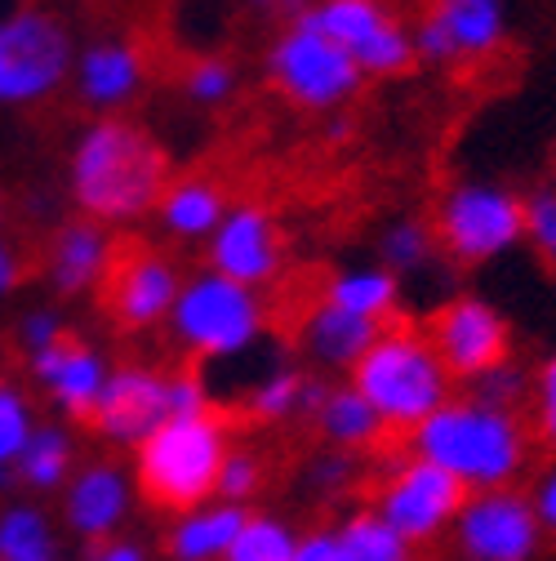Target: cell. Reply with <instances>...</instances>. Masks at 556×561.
<instances>
[{"label":"cell","mask_w":556,"mask_h":561,"mask_svg":"<svg viewBox=\"0 0 556 561\" xmlns=\"http://www.w3.org/2000/svg\"><path fill=\"white\" fill-rule=\"evenodd\" d=\"M401 295L405 286L379 263H352V267H338L321 299L347 317H361V321H374V325H387L401 317Z\"/></svg>","instance_id":"7402d4cb"},{"label":"cell","mask_w":556,"mask_h":561,"mask_svg":"<svg viewBox=\"0 0 556 561\" xmlns=\"http://www.w3.org/2000/svg\"><path fill=\"white\" fill-rule=\"evenodd\" d=\"M67 468H72V442H67V433L58 428H36L19 455V472L23 481L32 485H58L67 477Z\"/></svg>","instance_id":"4dcf8cb0"},{"label":"cell","mask_w":556,"mask_h":561,"mask_svg":"<svg viewBox=\"0 0 556 561\" xmlns=\"http://www.w3.org/2000/svg\"><path fill=\"white\" fill-rule=\"evenodd\" d=\"M366 81H396L414 67L409 23L387 0H316L308 14Z\"/></svg>","instance_id":"9c48e42d"},{"label":"cell","mask_w":556,"mask_h":561,"mask_svg":"<svg viewBox=\"0 0 556 561\" xmlns=\"http://www.w3.org/2000/svg\"><path fill=\"white\" fill-rule=\"evenodd\" d=\"M325 379L308 375L299 366H271L250 392H245V419L254 424H290V419H312L325 401Z\"/></svg>","instance_id":"cb8c5ba5"},{"label":"cell","mask_w":556,"mask_h":561,"mask_svg":"<svg viewBox=\"0 0 556 561\" xmlns=\"http://www.w3.org/2000/svg\"><path fill=\"white\" fill-rule=\"evenodd\" d=\"M347 383L374 405L383 428L401 437H409L428 414H437L454 397V383L437 362L424 325L401 317L374 334L366 357L347 370Z\"/></svg>","instance_id":"3957f363"},{"label":"cell","mask_w":556,"mask_h":561,"mask_svg":"<svg viewBox=\"0 0 556 561\" xmlns=\"http://www.w3.org/2000/svg\"><path fill=\"white\" fill-rule=\"evenodd\" d=\"M521 241L556 272V183H543L521 196Z\"/></svg>","instance_id":"1f68e13d"},{"label":"cell","mask_w":556,"mask_h":561,"mask_svg":"<svg viewBox=\"0 0 556 561\" xmlns=\"http://www.w3.org/2000/svg\"><path fill=\"white\" fill-rule=\"evenodd\" d=\"M534 437L547 455H556V401H534Z\"/></svg>","instance_id":"7bdbcfd3"},{"label":"cell","mask_w":556,"mask_h":561,"mask_svg":"<svg viewBox=\"0 0 556 561\" xmlns=\"http://www.w3.org/2000/svg\"><path fill=\"white\" fill-rule=\"evenodd\" d=\"M165 419H170L165 375L152 366H125L107 375L85 428H94L103 442H116V446H143Z\"/></svg>","instance_id":"2e32d148"},{"label":"cell","mask_w":556,"mask_h":561,"mask_svg":"<svg viewBox=\"0 0 556 561\" xmlns=\"http://www.w3.org/2000/svg\"><path fill=\"white\" fill-rule=\"evenodd\" d=\"M90 561H143V552H138L134 543H107V539H94Z\"/></svg>","instance_id":"ee69618b"},{"label":"cell","mask_w":556,"mask_h":561,"mask_svg":"<svg viewBox=\"0 0 556 561\" xmlns=\"http://www.w3.org/2000/svg\"><path fill=\"white\" fill-rule=\"evenodd\" d=\"M467 388H472L467 397L495 405V410H512V414H521V405L530 401V375H525L517 362H503V366H495V370H485V375H480L476 383H467Z\"/></svg>","instance_id":"836d02e7"},{"label":"cell","mask_w":556,"mask_h":561,"mask_svg":"<svg viewBox=\"0 0 556 561\" xmlns=\"http://www.w3.org/2000/svg\"><path fill=\"white\" fill-rule=\"evenodd\" d=\"M258 490H263V459L254 450H228L215 495H223V504L245 508V500H254Z\"/></svg>","instance_id":"e575fe53"},{"label":"cell","mask_w":556,"mask_h":561,"mask_svg":"<svg viewBox=\"0 0 556 561\" xmlns=\"http://www.w3.org/2000/svg\"><path fill=\"white\" fill-rule=\"evenodd\" d=\"M205 259H210L215 276H228L236 286L263 295L286 272L281 224H276V215L267 205H254V201L228 205L223 224L210 232V241H205Z\"/></svg>","instance_id":"4fadbf2b"},{"label":"cell","mask_w":556,"mask_h":561,"mask_svg":"<svg viewBox=\"0 0 556 561\" xmlns=\"http://www.w3.org/2000/svg\"><path fill=\"white\" fill-rule=\"evenodd\" d=\"M432 237L445 263L485 267L521 245V192L495 179H459L437 196Z\"/></svg>","instance_id":"52a82bcc"},{"label":"cell","mask_w":556,"mask_h":561,"mask_svg":"<svg viewBox=\"0 0 556 561\" xmlns=\"http://www.w3.org/2000/svg\"><path fill=\"white\" fill-rule=\"evenodd\" d=\"M450 383H476L485 370L512 362V325L480 295H450L424 325Z\"/></svg>","instance_id":"30bf717a"},{"label":"cell","mask_w":556,"mask_h":561,"mask_svg":"<svg viewBox=\"0 0 556 561\" xmlns=\"http://www.w3.org/2000/svg\"><path fill=\"white\" fill-rule=\"evenodd\" d=\"M32 428H27V405L19 401V392L10 383H0V477H5V468L23 455Z\"/></svg>","instance_id":"d590c367"},{"label":"cell","mask_w":556,"mask_h":561,"mask_svg":"<svg viewBox=\"0 0 556 561\" xmlns=\"http://www.w3.org/2000/svg\"><path fill=\"white\" fill-rule=\"evenodd\" d=\"M530 508H534V517H538V530L556 535V463L538 477L534 495H530Z\"/></svg>","instance_id":"60d3db41"},{"label":"cell","mask_w":556,"mask_h":561,"mask_svg":"<svg viewBox=\"0 0 556 561\" xmlns=\"http://www.w3.org/2000/svg\"><path fill=\"white\" fill-rule=\"evenodd\" d=\"M236 85H241L236 62H232V58H219V54L192 58L187 72H183V94H187L196 107H223V103H232Z\"/></svg>","instance_id":"f546056e"},{"label":"cell","mask_w":556,"mask_h":561,"mask_svg":"<svg viewBox=\"0 0 556 561\" xmlns=\"http://www.w3.org/2000/svg\"><path fill=\"white\" fill-rule=\"evenodd\" d=\"M263 77L290 107L308 116H334L347 112L361 94L366 77L312 19H299L271 36L263 54Z\"/></svg>","instance_id":"8992f818"},{"label":"cell","mask_w":556,"mask_h":561,"mask_svg":"<svg viewBox=\"0 0 556 561\" xmlns=\"http://www.w3.org/2000/svg\"><path fill=\"white\" fill-rule=\"evenodd\" d=\"M294 561H343L338 557V543H334V530H312L299 539L294 548Z\"/></svg>","instance_id":"b9f144b4"},{"label":"cell","mask_w":556,"mask_h":561,"mask_svg":"<svg viewBox=\"0 0 556 561\" xmlns=\"http://www.w3.org/2000/svg\"><path fill=\"white\" fill-rule=\"evenodd\" d=\"M383 325L374 321H361V317H347L338 308H329L325 299H316L303 321H299V347H303V357L316 366V370H352L361 357H366V347L374 343Z\"/></svg>","instance_id":"ac0fdd59"},{"label":"cell","mask_w":556,"mask_h":561,"mask_svg":"<svg viewBox=\"0 0 556 561\" xmlns=\"http://www.w3.org/2000/svg\"><path fill=\"white\" fill-rule=\"evenodd\" d=\"M294 548H299V535L281 517L250 513L232 548L223 552V561H294Z\"/></svg>","instance_id":"f1b7e54d"},{"label":"cell","mask_w":556,"mask_h":561,"mask_svg":"<svg viewBox=\"0 0 556 561\" xmlns=\"http://www.w3.org/2000/svg\"><path fill=\"white\" fill-rule=\"evenodd\" d=\"M152 215L174 241H210V232L228 215V192L205 174H187L161 192Z\"/></svg>","instance_id":"603a6c76"},{"label":"cell","mask_w":556,"mask_h":561,"mask_svg":"<svg viewBox=\"0 0 556 561\" xmlns=\"http://www.w3.org/2000/svg\"><path fill=\"white\" fill-rule=\"evenodd\" d=\"M352 477H357V455H338V450L321 455V459H316V468H312V481H316V485H325V490H343V485H352Z\"/></svg>","instance_id":"f35d334b"},{"label":"cell","mask_w":556,"mask_h":561,"mask_svg":"<svg viewBox=\"0 0 556 561\" xmlns=\"http://www.w3.org/2000/svg\"><path fill=\"white\" fill-rule=\"evenodd\" d=\"M245 508H236V504H215V508H196V513H187L174 530H170V539H165V552L174 557V561H223V552L232 548V539H236V530L245 526Z\"/></svg>","instance_id":"484cf974"},{"label":"cell","mask_w":556,"mask_h":561,"mask_svg":"<svg viewBox=\"0 0 556 561\" xmlns=\"http://www.w3.org/2000/svg\"><path fill=\"white\" fill-rule=\"evenodd\" d=\"M245 5H250L258 19H271V23L290 27V23H299V19H308V14H312L316 0H245Z\"/></svg>","instance_id":"ab89813d"},{"label":"cell","mask_w":556,"mask_h":561,"mask_svg":"<svg viewBox=\"0 0 556 561\" xmlns=\"http://www.w3.org/2000/svg\"><path fill=\"white\" fill-rule=\"evenodd\" d=\"M312 424L321 433V442L338 455H374L387 446V428L383 419L374 414V405L352 388V383H329L325 388V401L316 405Z\"/></svg>","instance_id":"ffe728a7"},{"label":"cell","mask_w":556,"mask_h":561,"mask_svg":"<svg viewBox=\"0 0 556 561\" xmlns=\"http://www.w3.org/2000/svg\"><path fill=\"white\" fill-rule=\"evenodd\" d=\"M232 450V419L223 410L178 414L138 446V495L157 513H196L215 495L223 459Z\"/></svg>","instance_id":"277c9868"},{"label":"cell","mask_w":556,"mask_h":561,"mask_svg":"<svg viewBox=\"0 0 556 561\" xmlns=\"http://www.w3.org/2000/svg\"><path fill=\"white\" fill-rule=\"evenodd\" d=\"M19 276H23V267H19L14 250H10V245H0V299H5V295L19 286Z\"/></svg>","instance_id":"f6af8a7d"},{"label":"cell","mask_w":556,"mask_h":561,"mask_svg":"<svg viewBox=\"0 0 556 561\" xmlns=\"http://www.w3.org/2000/svg\"><path fill=\"white\" fill-rule=\"evenodd\" d=\"M334 543H338L343 561H414L409 543L401 535H392L370 508H361L347 522H338L334 526Z\"/></svg>","instance_id":"83f0119b"},{"label":"cell","mask_w":556,"mask_h":561,"mask_svg":"<svg viewBox=\"0 0 556 561\" xmlns=\"http://www.w3.org/2000/svg\"><path fill=\"white\" fill-rule=\"evenodd\" d=\"M72 77V41L58 19L14 10L0 19V103H36Z\"/></svg>","instance_id":"8fae6325"},{"label":"cell","mask_w":556,"mask_h":561,"mask_svg":"<svg viewBox=\"0 0 556 561\" xmlns=\"http://www.w3.org/2000/svg\"><path fill=\"white\" fill-rule=\"evenodd\" d=\"M125 513V477L116 463H90L77 485H72V500H67V517L72 526L90 539H103Z\"/></svg>","instance_id":"d4e9b609"},{"label":"cell","mask_w":556,"mask_h":561,"mask_svg":"<svg viewBox=\"0 0 556 561\" xmlns=\"http://www.w3.org/2000/svg\"><path fill=\"white\" fill-rule=\"evenodd\" d=\"M178 286H183V272L161 250H152V245L120 250L116 245V259H112L99 290H103V308L116 321V330L138 334V330L170 321Z\"/></svg>","instance_id":"9a60e30c"},{"label":"cell","mask_w":556,"mask_h":561,"mask_svg":"<svg viewBox=\"0 0 556 561\" xmlns=\"http://www.w3.org/2000/svg\"><path fill=\"white\" fill-rule=\"evenodd\" d=\"M170 187V157L157 138L120 116L94 121L72 152V196L81 215L103 228L148 219Z\"/></svg>","instance_id":"6da1fadb"},{"label":"cell","mask_w":556,"mask_h":561,"mask_svg":"<svg viewBox=\"0 0 556 561\" xmlns=\"http://www.w3.org/2000/svg\"><path fill=\"white\" fill-rule=\"evenodd\" d=\"M165 397H170V419L178 414H200V410H210V392H205V379L196 370H174L165 375Z\"/></svg>","instance_id":"8d00e7d4"},{"label":"cell","mask_w":556,"mask_h":561,"mask_svg":"<svg viewBox=\"0 0 556 561\" xmlns=\"http://www.w3.org/2000/svg\"><path fill=\"white\" fill-rule=\"evenodd\" d=\"M379 267H387L401 286L405 276H424L432 263H441V250H437V237H432V224L428 219H392L383 224L379 232Z\"/></svg>","instance_id":"4316f807"},{"label":"cell","mask_w":556,"mask_h":561,"mask_svg":"<svg viewBox=\"0 0 556 561\" xmlns=\"http://www.w3.org/2000/svg\"><path fill=\"white\" fill-rule=\"evenodd\" d=\"M321 138L325 144H343V138H352V116L347 112H334V116H321Z\"/></svg>","instance_id":"bcb514c9"},{"label":"cell","mask_w":556,"mask_h":561,"mask_svg":"<svg viewBox=\"0 0 556 561\" xmlns=\"http://www.w3.org/2000/svg\"><path fill=\"white\" fill-rule=\"evenodd\" d=\"M116 259V241L103 224H67L58 228V237L49 241V280L54 290L62 295H85V290H99L103 276Z\"/></svg>","instance_id":"d6986e66"},{"label":"cell","mask_w":556,"mask_h":561,"mask_svg":"<svg viewBox=\"0 0 556 561\" xmlns=\"http://www.w3.org/2000/svg\"><path fill=\"white\" fill-rule=\"evenodd\" d=\"M143 77H148V62L138 54V45H125V41H103V45H90L77 62V85H81V99L90 107H125L138 99L143 90Z\"/></svg>","instance_id":"44dd1931"},{"label":"cell","mask_w":556,"mask_h":561,"mask_svg":"<svg viewBox=\"0 0 556 561\" xmlns=\"http://www.w3.org/2000/svg\"><path fill=\"white\" fill-rule=\"evenodd\" d=\"M170 334L196 362L245 357L267 334V304L263 295L205 267L178 286V299L170 308Z\"/></svg>","instance_id":"5b68a950"},{"label":"cell","mask_w":556,"mask_h":561,"mask_svg":"<svg viewBox=\"0 0 556 561\" xmlns=\"http://www.w3.org/2000/svg\"><path fill=\"white\" fill-rule=\"evenodd\" d=\"M538 539L543 530L530 508V495L512 485L476 490L454 517V543L467 561H530L538 552Z\"/></svg>","instance_id":"5bb4252c"},{"label":"cell","mask_w":556,"mask_h":561,"mask_svg":"<svg viewBox=\"0 0 556 561\" xmlns=\"http://www.w3.org/2000/svg\"><path fill=\"white\" fill-rule=\"evenodd\" d=\"M0 561H54L49 530L32 508H14L0 517Z\"/></svg>","instance_id":"d6a6232c"},{"label":"cell","mask_w":556,"mask_h":561,"mask_svg":"<svg viewBox=\"0 0 556 561\" xmlns=\"http://www.w3.org/2000/svg\"><path fill=\"white\" fill-rule=\"evenodd\" d=\"M508 41L503 0H428L419 23L409 27L414 62L432 67H472L495 58Z\"/></svg>","instance_id":"7c38bea8"},{"label":"cell","mask_w":556,"mask_h":561,"mask_svg":"<svg viewBox=\"0 0 556 561\" xmlns=\"http://www.w3.org/2000/svg\"><path fill=\"white\" fill-rule=\"evenodd\" d=\"M463 500H467V490H463L450 472H441V468H432L428 459H419V455L405 450V455L379 477L374 495H370V513H374L392 535H401L405 543H428V539H437L445 526H454Z\"/></svg>","instance_id":"ba28073f"},{"label":"cell","mask_w":556,"mask_h":561,"mask_svg":"<svg viewBox=\"0 0 556 561\" xmlns=\"http://www.w3.org/2000/svg\"><path fill=\"white\" fill-rule=\"evenodd\" d=\"M405 446L409 455L450 472L467 495H476V490H503L525 472L530 428L521 414L495 410L463 392V397H450L437 414H428L405 437Z\"/></svg>","instance_id":"7a4b0ae2"},{"label":"cell","mask_w":556,"mask_h":561,"mask_svg":"<svg viewBox=\"0 0 556 561\" xmlns=\"http://www.w3.org/2000/svg\"><path fill=\"white\" fill-rule=\"evenodd\" d=\"M36 379L54 392V401L77 419V424H90L94 401L107 383V362L94 353V347L77 334H62L58 343H49L45 353L32 357Z\"/></svg>","instance_id":"e0dca14e"},{"label":"cell","mask_w":556,"mask_h":561,"mask_svg":"<svg viewBox=\"0 0 556 561\" xmlns=\"http://www.w3.org/2000/svg\"><path fill=\"white\" fill-rule=\"evenodd\" d=\"M67 334V325L54 317V312H32L27 321H23V347H27V357H36V353H45L49 343H58Z\"/></svg>","instance_id":"74e56055"}]
</instances>
